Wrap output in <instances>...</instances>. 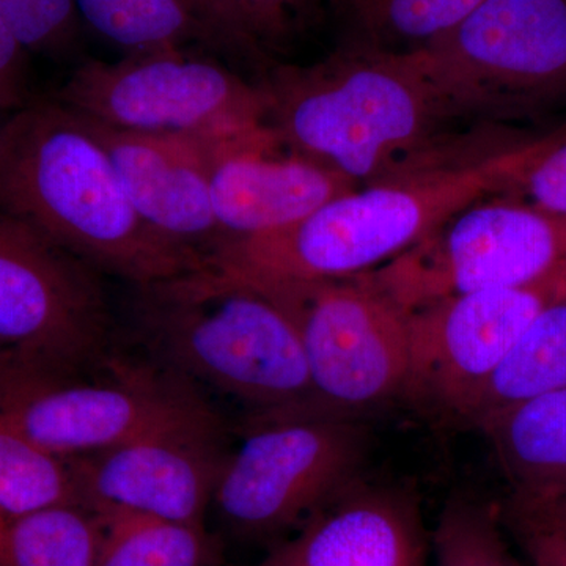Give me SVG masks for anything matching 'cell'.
<instances>
[{
  "label": "cell",
  "instance_id": "d4e9b609",
  "mask_svg": "<svg viewBox=\"0 0 566 566\" xmlns=\"http://www.w3.org/2000/svg\"><path fill=\"white\" fill-rule=\"evenodd\" d=\"M0 17L28 52L65 57L80 41L76 0H0Z\"/></svg>",
  "mask_w": 566,
  "mask_h": 566
},
{
  "label": "cell",
  "instance_id": "9a60e30c",
  "mask_svg": "<svg viewBox=\"0 0 566 566\" xmlns=\"http://www.w3.org/2000/svg\"><path fill=\"white\" fill-rule=\"evenodd\" d=\"M416 495L353 480L253 566H428Z\"/></svg>",
  "mask_w": 566,
  "mask_h": 566
},
{
  "label": "cell",
  "instance_id": "836d02e7",
  "mask_svg": "<svg viewBox=\"0 0 566 566\" xmlns=\"http://www.w3.org/2000/svg\"><path fill=\"white\" fill-rule=\"evenodd\" d=\"M6 517L0 516V535H2L3 524H6Z\"/></svg>",
  "mask_w": 566,
  "mask_h": 566
},
{
  "label": "cell",
  "instance_id": "f546056e",
  "mask_svg": "<svg viewBox=\"0 0 566 566\" xmlns=\"http://www.w3.org/2000/svg\"><path fill=\"white\" fill-rule=\"evenodd\" d=\"M28 55L0 17V109L7 114L22 109L35 98L31 91Z\"/></svg>",
  "mask_w": 566,
  "mask_h": 566
},
{
  "label": "cell",
  "instance_id": "1f68e13d",
  "mask_svg": "<svg viewBox=\"0 0 566 566\" xmlns=\"http://www.w3.org/2000/svg\"><path fill=\"white\" fill-rule=\"evenodd\" d=\"M547 283H549L551 293L553 297H566V262L554 271L553 274L547 275Z\"/></svg>",
  "mask_w": 566,
  "mask_h": 566
},
{
  "label": "cell",
  "instance_id": "5bb4252c",
  "mask_svg": "<svg viewBox=\"0 0 566 566\" xmlns=\"http://www.w3.org/2000/svg\"><path fill=\"white\" fill-rule=\"evenodd\" d=\"M193 140L207 167L221 241L285 229L335 197L359 188L322 164L290 151L282 155L281 142L271 128L227 139Z\"/></svg>",
  "mask_w": 566,
  "mask_h": 566
},
{
  "label": "cell",
  "instance_id": "cb8c5ba5",
  "mask_svg": "<svg viewBox=\"0 0 566 566\" xmlns=\"http://www.w3.org/2000/svg\"><path fill=\"white\" fill-rule=\"evenodd\" d=\"M494 505L469 495L446 502L433 532L434 566H521Z\"/></svg>",
  "mask_w": 566,
  "mask_h": 566
},
{
  "label": "cell",
  "instance_id": "30bf717a",
  "mask_svg": "<svg viewBox=\"0 0 566 566\" xmlns=\"http://www.w3.org/2000/svg\"><path fill=\"white\" fill-rule=\"evenodd\" d=\"M103 274L0 210V356L52 374L92 370L114 353Z\"/></svg>",
  "mask_w": 566,
  "mask_h": 566
},
{
  "label": "cell",
  "instance_id": "d6a6232c",
  "mask_svg": "<svg viewBox=\"0 0 566 566\" xmlns=\"http://www.w3.org/2000/svg\"><path fill=\"white\" fill-rule=\"evenodd\" d=\"M9 115L10 114H7V112H3L2 109H0V132H2L3 123L7 122V118H9Z\"/></svg>",
  "mask_w": 566,
  "mask_h": 566
},
{
  "label": "cell",
  "instance_id": "484cf974",
  "mask_svg": "<svg viewBox=\"0 0 566 566\" xmlns=\"http://www.w3.org/2000/svg\"><path fill=\"white\" fill-rule=\"evenodd\" d=\"M502 196L566 219V134L543 136L538 150Z\"/></svg>",
  "mask_w": 566,
  "mask_h": 566
},
{
  "label": "cell",
  "instance_id": "277c9868",
  "mask_svg": "<svg viewBox=\"0 0 566 566\" xmlns=\"http://www.w3.org/2000/svg\"><path fill=\"white\" fill-rule=\"evenodd\" d=\"M129 323L148 359L243 405L245 417L322 409L290 319L210 266L133 286Z\"/></svg>",
  "mask_w": 566,
  "mask_h": 566
},
{
  "label": "cell",
  "instance_id": "9c48e42d",
  "mask_svg": "<svg viewBox=\"0 0 566 566\" xmlns=\"http://www.w3.org/2000/svg\"><path fill=\"white\" fill-rule=\"evenodd\" d=\"M51 96L125 132L227 139L268 128L262 85L185 51L84 62Z\"/></svg>",
  "mask_w": 566,
  "mask_h": 566
},
{
  "label": "cell",
  "instance_id": "83f0119b",
  "mask_svg": "<svg viewBox=\"0 0 566 566\" xmlns=\"http://www.w3.org/2000/svg\"><path fill=\"white\" fill-rule=\"evenodd\" d=\"M182 2L210 32L219 52L238 61L251 63L252 66L266 65L268 55L252 39L234 0H182Z\"/></svg>",
  "mask_w": 566,
  "mask_h": 566
},
{
  "label": "cell",
  "instance_id": "7c38bea8",
  "mask_svg": "<svg viewBox=\"0 0 566 566\" xmlns=\"http://www.w3.org/2000/svg\"><path fill=\"white\" fill-rule=\"evenodd\" d=\"M551 300L545 279L449 297L409 312L403 398L438 416L468 422L488 379Z\"/></svg>",
  "mask_w": 566,
  "mask_h": 566
},
{
  "label": "cell",
  "instance_id": "7a4b0ae2",
  "mask_svg": "<svg viewBox=\"0 0 566 566\" xmlns=\"http://www.w3.org/2000/svg\"><path fill=\"white\" fill-rule=\"evenodd\" d=\"M0 210L132 286L207 266L199 252L142 221L91 126L52 96L3 123Z\"/></svg>",
  "mask_w": 566,
  "mask_h": 566
},
{
  "label": "cell",
  "instance_id": "e575fe53",
  "mask_svg": "<svg viewBox=\"0 0 566 566\" xmlns=\"http://www.w3.org/2000/svg\"><path fill=\"white\" fill-rule=\"evenodd\" d=\"M3 363H7V360H6V359H3V357H2V356H0V365H2Z\"/></svg>",
  "mask_w": 566,
  "mask_h": 566
},
{
  "label": "cell",
  "instance_id": "603a6c76",
  "mask_svg": "<svg viewBox=\"0 0 566 566\" xmlns=\"http://www.w3.org/2000/svg\"><path fill=\"white\" fill-rule=\"evenodd\" d=\"M63 504H84L76 458L44 449L0 419V516Z\"/></svg>",
  "mask_w": 566,
  "mask_h": 566
},
{
  "label": "cell",
  "instance_id": "ac0fdd59",
  "mask_svg": "<svg viewBox=\"0 0 566 566\" xmlns=\"http://www.w3.org/2000/svg\"><path fill=\"white\" fill-rule=\"evenodd\" d=\"M566 387V297H554L520 335L476 397L468 424Z\"/></svg>",
  "mask_w": 566,
  "mask_h": 566
},
{
  "label": "cell",
  "instance_id": "8992f818",
  "mask_svg": "<svg viewBox=\"0 0 566 566\" xmlns=\"http://www.w3.org/2000/svg\"><path fill=\"white\" fill-rule=\"evenodd\" d=\"M211 409L202 390L148 357L112 353L70 375L0 365V419L65 458L93 455Z\"/></svg>",
  "mask_w": 566,
  "mask_h": 566
},
{
  "label": "cell",
  "instance_id": "5b68a950",
  "mask_svg": "<svg viewBox=\"0 0 566 566\" xmlns=\"http://www.w3.org/2000/svg\"><path fill=\"white\" fill-rule=\"evenodd\" d=\"M210 510L233 535L277 538L303 526L363 475L370 438L359 419L322 409L248 416Z\"/></svg>",
  "mask_w": 566,
  "mask_h": 566
},
{
  "label": "cell",
  "instance_id": "2e32d148",
  "mask_svg": "<svg viewBox=\"0 0 566 566\" xmlns=\"http://www.w3.org/2000/svg\"><path fill=\"white\" fill-rule=\"evenodd\" d=\"M82 118L109 155L142 221L207 260L222 234L212 211L207 167L197 142L166 134L125 132Z\"/></svg>",
  "mask_w": 566,
  "mask_h": 566
},
{
  "label": "cell",
  "instance_id": "f1b7e54d",
  "mask_svg": "<svg viewBox=\"0 0 566 566\" xmlns=\"http://www.w3.org/2000/svg\"><path fill=\"white\" fill-rule=\"evenodd\" d=\"M501 520L523 547L532 566H566L565 532L506 509L501 510Z\"/></svg>",
  "mask_w": 566,
  "mask_h": 566
},
{
  "label": "cell",
  "instance_id": "4316f807",
  "mask_svg": "<svg viewBox=\"0 0 566 566\" xmlns=\"http://www.w3.org/2000/svg\"><path fill=\"white\" fill-rule=\"evenodd\" d=\"M324 0H234L260 50L285 46L322 9Z\"/></svg>",
  "mask_w": 566,
  "mask_h": 566
},
{
  "label": "cell",
  "instance_id": "3957f363",
  "mask_svg": "<svg viewBox=\"0 0 566 566\" xmlns=\"http://www.w3.org/2000/svg\"><path fill=\"white\" fill-rule=\"evenodd\" d=\"M516 142L438 169L359 186L275 232L223 240L208 266L244 283L308 282L374 271L476 200L505 193L538 148Z\"/></svg>",
  "mask_w": 566,
  "mask_h": 566
},
{
  "label": "cell",
  "instance_id": "ba28073f",
  "mask_svg": "<svg viewBox=\"0 0 566 566\" xmlns=\"http://www.w3.org/2000/svg\"><path fill=\"white\" fill-rule=\"evenodd\" d=\"M245 285L277 305L293 324L316 403L324 411L359 419L403 398L409 374L408 312L370 275Z\"/></svg>",
  "mask_w": 566,
  "mask_h": 566
},
{
  "label": "cell",
  "instance_id": "ffe728a7",
  "mask_svg": "<svg viewBox=\"0 0 566 566\" xmlns=\"http://www.w3.org/2000/svg\"><path fill=\"white\" fill-rule=\"evenodd\" d=\"M102 536V513L85 504L11 517L0 535V566H96Z\"/></svg>",
  "mask_w": 566,
  "mask_h": 566
},
{
  "label": "cell",
  "instance_id": "e0dca14e",
  "mask_svg": "<svg viewBox=\"0 0 566 566\" xmlns=\"http://www.w3.org/2000/svg\"><path fill=\"white\" fill-rule=\"evenodd\" d=\"M475 428L512 490H566V387L501 409Z\"/></svg>",
  "mask_w": 566,
  "mask_h": 566
},
{
  "label": "cell",
  "instance_id": "8fae6325",
  "mask_svg": "<svg viewBox=\"0 0 566 566\" xmlns=\"http://www.w3.org/2000/svg\"><path fill=\"white\" fill-rule=\"evenodd\" d=\"M564 262L566 219L497 193L367 274L409 314L449 297L545 281Z\"/></svg>",
  "mask_w": 566,
  "mask_h": 566
},
{
  "label": "cell",
  "instance_id": "4dcf8cb0",
  "mask_svg": "<svg viewBox=\"0 0 566 566\" xmlns=\"http://www.w3.org/2000/svg\"><path fill=\"white\" fill-rule=\"evenodd\" d=\"M504 509L534 517L566 534V490H512Z\"/></svg>",
  "mask_w": 566,
  "mask_h": 566
},
{
  "label": "cell",
  "instance_id": "7402d4cb",
  "mask_svg": "<svg viewBox=\"0 0 566 566\" xmlns=\"http://www.w3.org/2000/svg\"><path fill=\"white\" fill-rule=\"evenodd\" d=\"M76 7L93 31L129 54L182 51L188 44L218 51L182 0H76Z\"/></svg>",
  "mask_w": 566,
  "mask_h": 566
},
{
  "label": "cell",
  "instance_id": "44dd1931",
  "mask_svg": "<svg viewBox=\"0 0 566 566\" xmlns=\"http://www.w3.org/2000/svg\"><path fill=\"white\" fill-rule=\"evenodd\" d=\"M96 566H216L221 543L205 524L133 513H102Z\"/></svg>",
  "mask_w": 566,
  "mask_h": 566
},
{
  "label": "cell",
  "instance_id": "d6986e66",
  "mask_svg": "<svg viewBox=\"0 0 566 566\" xmlns=\"http://www.w3.org/2000/svg\"><path fill=\"white\" fill-rule=\"evenodd\" d=\"M344 14L345 44L411 54L444 35L482 0H331Z\"/></svg>",
  "mask_w": 566,
  "mask_h": 566
},
{
  "label": "cell",
  "instance_id": "4fadbf2b",
  "mask_svg": "<svg viewBox=\"0 0 566 566\" xmlns=\"http://www.w3.org/2000/svg\"><path fill=\"white\" fill-rule=\"evenodd\" d=\"M230 444L216 409L76 458L82 501L99 513L205 524Z\"/></svg>",
  "mask_w": 566,
  "mask_h": 566
},
{
  "label": "cell",
  "instance_id": "6da1fadb",
  "mask_svg": "<svg viewBox=\"0 0 566 566\" xmlns=\"http://www.w3.org/2000/svg\"><path fill=\"white\" fill-rule=\"evenodd\" d=\"M266 123L294 155L357 186L438 169L493 150L476 139L417 52L338 48L308 66H274L262 82Z\"/></svg>",
  "mask_w": 566,
  "mask_h": 566
},
{
  "label": "cell",
  "instance_id": "52a82bcc",
  "mask_svg": "<svg viewBox=\"0 0 566 566\" xmlns=\"http://www.w3.org/2000/svg\"><path fill=\"white\" fill-rule=\"evenodd\" d=\"M417 54L465 122L542 114L566 99V0H482Z\"/></svg>",
  "mask_w": 566,
  "mask_h": 566
}]
</instances>
